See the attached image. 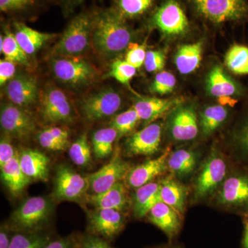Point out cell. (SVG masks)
Returning <instances> with one entry per match:
<instances>
[{"instance_id": "6da1fadb", "label": "cell", "mask_w": 248, "mask_h": 248, "mask_svg": "<svg viewBox=\"0 0 248 248\" xmlns=\"http://www.w3.org/2000/svg\"><path fill=\"white\" fill-rule=\"evenodd\" d=\"M126 21L112 7L96 10L92 44L101 56L115 58L128 48L133 32Z\"/></svg>"}, {"instance_id": "7a4b0ae2", "label": "cell", "mask_w": 248, "mask_h": 248, "mask_svg": "<svg viewBox=\"0 0 248 248\" xmlns=\"http://www.w3.org/2000/svg\"><path fill=\"white\" fill-rule=\"evenodd\" d=\"M197 17L215 26L248 23V0H187Z\"/></svg>"}, {"instance_id": "3957f363", "label": "cell", "mask_w": 248, "mask_h": 248, "mask_svg": "<svg viewBox=\"0 0 248 248\" xmlns=\"http://www.w3.org/2000/svg\"><path fill=\"white\" fill-rule=\"evenodd\" d=\"M96 10L84 11L71 19L58 43L53 47V57H80L92 42Z\"/></svg>"}, {"instance_id": "277c9868", "label": "cell", "mask_w": 248, "mask_h": 248, "mask_svg": "<svg viewBox=\"0 0 248 248\" xmlns=\"http://www.w3.org/2000/svg\"><path fill=\"white\" fill-rule=\"evenodd\" d=\"M51 201L44 197H29L11 215L9 226L15 232L42 231L53 213Z\"/></svg>"}, {"instance_id": "5b68a950", "label": "cell", "mask_w": 248, "mask_h": 248, "mask_svg": "<svg viewBox=\"0 0 248 248\" xmlns=\"http://www.w3.org/2000/svg\"><path fill=\"white\" fill-rule=\"evenodd\" d=\"M151 27L164 37H182L190 30V22L180 0H163L149 19Z\"/></svg>"}, {"instance_id": "8992f818", "label": "cell", "mask_w": 248, "mask_h": 248, "mask_svg": "<svg viewBox=\"0 0 248 248\" xmlns=\"http://www.w3.org/2000/svg\"><path fill=\"white\" fill-rule=\"evenodd\" d=\"M50 65L55 79L71 87L89 86L97 78L94 67L80 57H53Z\"/></svg>"}, {"instance_id": "52a82bcc", "label": "cell", "mask_w": 248, "mask_h": 248, "mask_svg": "<svg viewBox=\"0 0 248 248\" xmlns=\"http://www.w3.org/2000/svg\"><path fill=\"white\" fill-rule=\"evenodd\" d=\"M227 175V164L219 151L214 148L204 161L195 184L196 200H203L221 186Z\"/></svg>"}, {"instance_id": "ba28073f", "label": "cell", "mask_w": 248, "mask_h": 248, "mask_svg": "<svg viewBox=\"0 0 248 248\" xmlns=\"http://www.w3.org/2000/svg\"><path fill=\"white\" fill-rule=\"evenodd\" d=\"M79 106L86 120L96 122L115 115L122 108V98L115 90L102 89L85 96Z\"/></svg>"}, {"instance_id": "9c48e42d", "label": "cell", "mask_w": 248, "mask_h": 248, "mask_svg": "<svg viewBox=\"0 0 248 248\" xmlns=\"http://www.w3.org/2000/svg\"><path fill=\"white\" fill-rule=\"evenodd\" d=\"M0 124L5 135L21 141L29 140L37 127L33 117L25 108L11 102L1 106Z\"/></svg>"}, {"instance_id": "30bf717a", "label": "cell", "mask_w": 248, "mask_h": 248, "mask_svg": "<svg viewBox=\"0 0 248 248\" xmlns=\"http://www.w3.org/2000/svg\"><path fill=\"white\" fill-rule=\"evenodd\" d=\"M40 114L46 124L68 123L73 120V109L66 94L53 86L40 94Z\"/></svg>"}, {"instance_id": "8fae6325", "label": "cell", "mask_w": 248, "mask_h": 248, "mask_svg": "<svg viewBox=\"0 0 248 248\" xmlns=\"http://www.w3.org/2000/svg\"><path fill=\"white\" fill-rule=\"evenodd\" d=\"M89 191L87 177H84L66 165L57 169L53 195L59 201L79 202Z\"/></svg>"}, {"instance_id": "7c38bea8", "label": "cell", "mask_w": 248, "mask_h": 248, "mask_svg": "<svg viewBox=\"0 0 248 248\" xmlns=\"http://www.w3.org/2000/svg\"><path fill=\"white\" fill-rule=\"evenodd\" d=\"M199 122L195 107L191 104H180L173 109L167 130L170 138L177 141H188L197 138Z\"/></svg>"}, {"instance_id": "4fadbf2b", "label": "cell", "mask_w": 248, "mask_h": 248, "mask_svg": "<svg viewBox=\"0 0 248 248\" xmlns=\"http://www.w3.org/2000/svg\"><path fill=\"white\" fill-rule=\"evenodd\" d=\"M132 168L120 154H116L110 162L97 172L88 175L89 191L91 194H99L113 187L125 179Z\"/></svg>"}, {"instance_id": "5bb4252c", "label": "cell", "mask_w": 248, "mask_h": 248, "mask_svg": "<svg viewBox=\"0 0 248 248\" xmlns=\"http://www.w3.org/2000/svg\"><path fill=\"white\" fill-rule=\"evenodd\" d=\"M125 217L119 210L94 209L88 213V228L90 234L102 239H113L125 226Z\"/></svg>"}, {"instance_id": "9a60e30c", "label": "cell", "mask_w": 248, "mask_h": 248, "mask_svg": "<svg viewBox=\"0 0 248 248\" xmlns=\"http://www.w3.org/2000/svg\"><path fill=\"white\" fill-rule=\"evenodd\" d=\"M206 89L212 97L226 99H244L248 97V89L239 81L231 78L221 66H214L208 74ZM235 102V101H234Z\"/></svg>"}, {"instance_id": "2e32d148", "label": "cell", "mask_w": 248, "mask_h": 248, "mask_svg": "<svg viewBox=\"0 0 248 248\" xmlns=\"http://www.w3.org/2000/svg\"><path fill=\"white\" fill-rule=\"evenodd\" d=\"M4 92L11 103L25 109L35 105L40 97L37 79L27 74L15 77L6 84Z\"/></svg>"}, {"instance_id": "e0dca14e", "label": "cell", "mask_w": 248, "mask_h": 248, "mask_svg": "<svg viewBox=\"0 0 248 248\" xmlns=\"http://www.w3.org/2000/svg\"><path fill=\"white\" fill-rule=\"evenodd\" d=\"M162 125L151 123L127 140L125 149L130 156H149L159 151L161 141Z\"/></svg>"}, {"instance_id": "ac0fdd59", "label": "cell", "mask_w": 248, "mask_h": 248, "mask_svg": "<svg viewBox=\"0 0 248 248\" xmlns=\"http://www.w3.org/2000/svg\"><path fill=\"white\" fill-rule=\"evenodd\" d=\"M217 201L226 206L248 211V174L240 172L227 178L220 186Z\"/></svg>"}, {"instance_id": "d6986e66", "label": "cell", "mask_w": 248, "mask_h": 248, "mask_svg": "<svg viewBox=\"0 0 248 248\" xmlns=\"http://www.w3.org/2000/svg\"><path fill=\"white\" fill-rule=\"evenodd\" d=\"M170 153V150L168 148L158 157L132 168L125 177L127 185L136 190L141 186L152 182L155 177L164 173L168 169V159Z\"/></svg>"}, {"instance_id": "ffe728a7", "label": "cell", "mask_w": 248, "mask_h": 248, "mask_svg": "<svg viewBox=\"0 0 248 248\" xmlns=\"http://www.w3.org/2000/svg\"><path fill=\"white\" fill-rule=\"evenodd\" d=\"M182 103L179 99L141 97L135 99L133 107L138 112L140 120L147 125L172 110Z\"/></svg>"}, {"instance_id": "44dd1931", "label": "cell", "mask_w": 248, "mask_h": 248, "mask_svg": "<svg viewBox=\"0 0 248 248\" xmlns=\"http://www.w3.org/2000/svg\"><path fill=\"white\" fill-rule=\"evenodd\" d=\"M18 158L23 172L31 180H48L50 159L46 155L37 150L27 149L18 153Z\"/></svg>"}, {"instance_id": "7402d4cb", "label": "cell", "mask_w": 248, "mask_h": 248, "mask_svg": "<svg viewBox=\"0 0 248 248\" xmlns=\"http://www.w3.org/2000/svg\"><path fill=\"white\" fill-rule=\"evenodd\" d=\"M86 199L97 209H111L122 211L128 204L126 187L121 182L102 193L87 195Z\"/></svg>"}, {"instance_id": "603a6c76", "label": "cell", "mask_w": 248, "mask_h": 248, "mask_svg": "<svg viewBox=\"0 0 248 248\" xmlns=\"http://www.w3.org/2000/svg\"><path fill=\"white\" fill-rule=\"evenodd\" d=\"M14 35L18 44L28 55H33L40 50L46 42H48L57 35L40 32L24 24V23L15 22Z\"/></svg>"}, {"instance_id": "cb8c5ba5", "label": "cell", "mask_w": 248, "mask_h": 248, "mask_svg": "<svg viewBox=\"0 0 248 248\" xmlns=\"http://www.w3.org/2000/svg\"><path fill=\"white\" fill-rule=\"evenodd\" d=\"M148 217L152 223L170 236L177 234L180 228L179 214L163 202L155 205L150 210Z\"/></svg>"}, {"instance_id": "d4e9b609", "label": "cell", "mask_w": 248, "mask_h": 248, "mask_svg": "<svg viewBox=\"0 0 248 248\" xmlns=\"http://www.w3.org/2000/svg\"><path fill=\"white\" fill-rule=\"evenodd\" d=\"M159 184L161 202L182 215L185 208L187 187L172 177L165 178Z\"/></svg>"}, {"instance_id": "484cf974", "label": "cell", "mask_w": 248, "mask_h": 248, "mask_svg": "<svg viewBox=\"0 0 248 248\" xmlns=\"http://www.w3.org/2000/svg\"><path fill=\"white\" fill-rule=\"evenodd\" d=\"M203 42L181 46L174 56V63L182 75H189L198 69L202 60Z\"/></svg>"}, {"instance_id": "4316f807", "label": "cell", "mask_w": 248, "mask_h": 248, "mask_svg": "<svg viewBox=\"0 0 248 248\" xmlns=\"http://www.w3.org/2000/svg\"><path fill=\"white\" fill-rule=\"evenodd\" d=\"M160 197L159 183L150 182L136 189L133 197V211L135 216L143 218L149 213L158 202Z\"/></svg>"}, {"instance_id": "83f0119b", "label": "cell", "mask_w": 248, "mask_h": 248, "mask_svg": "<svg viewBox=\"0 0 248 248\" xmlns=\"http://www.w3.org/2000/svg\"><path fill=\"white\" fill-rule=\"evenodd\" d=\"M1 176L5 185L14 195L20 194L31 181L22 171L18 153L14 159L1 168Z\"/></svg>"}, {"instance_id": "f1b7e54d", "label": "cell", "mask_w": 248, "mask_h": 248, "mask_svg": "<svg viewBox=\"0 0 248 248\" xmlns=\"http://www.w3.org/2000/svg\"><path fill=\"white\" fill-rule=\"evenodd\" d=\"M198 156L195 151L179 149L170 153L168 159V168L174 175L185 177L195 170Z\"/></svg>"}, {"instance_id": "f546056e", "label": "cell", "mask_w": 248, "mask_h": 248, "mask_svg": "<svg viewBox=\"0 0 248 248\" xmlns=\"http://www.w3.org/2000/svg\"><path fill=\"white\" fill-rule=\"evenodd\" d=\"M229 109L221 105L209 106L201 112L200 127L204 136H210L228 118Z\"/></svg>"}, {"instance_id": "4dcf8cb0", "label": "cell", "mask_w": 248, "mask_h": 248, "mask_svg": "<svg viewBox=\"0 0 248 248\" xmlns=\"http://www.w3.org/2000/svg\"><path fill=\"white\" fill-rule=\"evenodd\" d=\"M156 0H112V6L125 20L137 19L149 12Z\"/></svg>"}, {"instance_id": "1f68e13d", "label": "cell", "mask_w": 248, "mask_h": 248, "mask_svg": "<svg viewBox=\"0 0 248 248\" xmlns=\"http://www.w3.org/2000/svg\"><path fill=\"white\" fill-rule=\"evenodd\" d=\"M225 64L231 73L236 76L248 75V46L234 44L228 49L225 55Z\"/></svg>"}, {"instance_id": "d6a6232c", "label": "cell", "mask_w": 248, "mask_h": 248, "mask_svg": "<svg viewBox=\"0 0 248 248\" xmlns=\"http://www.w3.org/2000/svg\"><path fill=\"white\" fill-rule=\"evenodd\" d=\"M118 139V133L112 127L99 129L93 135L92 145L94 156L97 159H104L110 155L113 144Z\"/></svg>"}, {"instance_id": "836d02e7", "label": "cell", "mask_w": 248, "mask_h": 248, "mask_svg": "<svg viewBox=\"0 0 248 248\" xmlns=\"http://www.w3.org/2000/svg\"><path fill=\"white\" fill-rule=\"evenodd\" d=\"M50 236L42 231L14 232L10 248H44Z\"/></svg>"}, {"instance_id": "e575fe53", "label": "cell", "mask_w": 248, "mask_h": 248, "mask_svg": "<svg viewBox=\"0 0 248 248\" xmlns=\"http://www.w3.org/2000/svg\"><path fill=\"white\" fill-rule=\"evenodd\" d=\"M1 53L4 59L16 63H20L25 66H30L28 55L18 44L14 33L6 31L4 35V45Z\"/></svg>"}, {"instance_id": "d590c367", "label": "cell", "mask_w": 248, "mask_h": 248, "mask_svg": "<svg viewBox=\"0 0 248 248\" xmlns=\"http://www.w3.org/2000/svg\"><path fill=\"white\" fill-rule=\"evenodd\" d=\"M71 161L79 167L89 166L91 161V149L86 133L80 135L68 151Z\"/></svg>"}, {"instance_id": "8d00e7d4", "label": "cell", "mask_w": 248, "mask_h": 248, "mask_svg": "<svg viewBox=\"0 0 248 248\" xmlns=\"http://www.w3.org/2000/svg\"><path fill=\"white\" fill-rule=\"evenodd\" d=\"M140 118L133 107L118 114L112 119L110 127L115 128L118 133V138L131 133L140 122Z\"/></svg>"}, {"instance_id": "74e56055", "label": "cell", "mask_w": 248, "mask_h": 248, "mask_svg": "<svg viewBox=\"0 0 248 248\" xmlns=\"http://www.w3.org/2000/svg\"><path fill=\"white\" fill-rule=\"evenodd\" d=\"M232 141L240 154L248 160V109L234 127Z\"/></svg>"}, {"instance_id": "f35d334b", "label": "cell", "mask_w": 248, "mask_h": 248, "mask_svg": "<svg viewBox=\"0 0 248 248\" xmlns=\"http://www.w3.org/2000/svg\"><path fill=\"white\" fill-rule=\"evenodd\" d=\"M177 84V79L172 73L161 71L155 76L150 90L151 93L163 96L173 92Z\"/></svg>"}, {"instance_id": "ab89813d", "label": "cell", "mask_w": 248, "mask_h": 248, "mask_svg": "<svg viewBox=\"0 0 248 248\" xmlns=\"http://www.w3.org/2000/svg\"><path fill=\"white\" fill-rule=\"evenodd\" d=\"M137 73V68L125 60H116L110 66L108 76L124 85H128Z\"/></svg>"}, {"instance_id": "60d3db41", "label": "cell", "mask_w": 248, "mask_h": 248, "mask_svg": "<svg viewBox=\"0 0 248 248\" xmlns=\"http://www.w3.org/2000/svg\"><path fill=\"white\" fill-rule=\"evenodd\" d=\"M40 0H0V10L6 14L27 12L35 8Z\"/></svg>"}, {"instance_id": "b9f144b4", "label": "cell", "mask_w": 248, "mask_h": 248, "mask_svg": "<svg viewBox=\"0 0 248 248\" xmlns=\"http://www.w3.org/2000/svg\"><path fill=\"white\" fill-rule=\"evenodd\" d=\"M166 53L163 50H148L146 53L144 67L149 73L161 71L166 64Z\"/></svg>"}, {"instance_id": "7bdbcfd3", "label": "cell", "mask_w": 248, "mask_h": 248, "mask_svg": "<svg viewBox=\"0 0 248 248\" xmlns=\"http://www.w3.org/2000/svg\"><path fill=\"white\" fill-rule=\"evenodd\" d=\"M128 48V52L125 55V61L136 68L144 65L147 53L146 46L131 43Z\"/></svg>"}, {"instance_id": "ee69618b", "label": "cell", "mask_w": 248, "mask_h": 248, "mask_svg": "<svg viewBox=\"0 0 248 248\" xmlns=\"http://www.w3.org/2000/svg\"><path fill=\"white\" fill-rule=\"evenodd\" d=\"M37 140L42 148L49 151H62L68 147L64 143H62L56 138H54L48 128H46L38 133Z\"/></svg>"}, {"instance_id": "f6af8a7d", "label": "cell", "mask_w": 248, "mask_h": 248, "mask_svg": "<svg viewBox=\"0 0 248 248\" xmlns=\"http://www.w3.org/2000/svg\"><path fill=\"white\" fill-rule=\"evenodd\" d=\"M17 153L11 143V138L5 135L0 141V168L14 159Z\"/></svg>"}, {"instance_id": "bcb514c9", "label": "cell", "mask_w": 248, "mask_h": 248, "mask_svg": "<svg viewBox=\"0 0 248 248\" xmlns=\"http://www.w3.org/2000/svg\"><path fill=\"white\" fill-rule=\"evenodd\" d=\"M78 248H113L107 240L96 235L88 234L81 236L78 241Z\"/></svg>"}, {"instance_id": "7dc6e473", "label": "cell", "mask_w": 248, "mask_h": 248, "mask_svg": "<svg viewBox=\"0 0 248 248\" xmlns=\"http://www.w3.org/2000/svg\"><path fill=\"white\" fill-rule=\"evenodd\" d=\"M16 66L14 62L6 60L0 61V86H5L16 77Z\"/></svg>"}, {"instance_id": "c3c4849f", "label": "cell", "mask_w": 248, "mask_h": 248, "mask_svg": "<svg viewBox=\"0 0 248 248\" xmlns=\"http://www.w3.org/2000/svg\"><path fill=\"white\" fill-rule=\"evenodd\" d=\"M44 248H78V241L71 236L50 240Z\"/></svg>"}, {"instance_id": "681fc988", "label": "cell", "mask_w": 248, "mask_h": 248, "mask_svg": "<svg viewBox=\"0 0 248 248\" xmlns=\"http://www.w3.org/2000/svg\"><path fill=\"white\" fill-rule=\"evenodd\" d=\"M14 232L9 223L1 225L0 228V248H10Z\"/></svg>"}, {"instance_id": "f907efd6", "label": "cell", "mask_w": 248, "mask_h": 248, "mask_svg": "<svg viewBox=\"0 0 248 248\" xmlns=\"http://www.w3.org/2000/svg\"><path fill=\"white\" fill-rule=\"evenodd\" d=\"M48 129L50 133L53 135L54 138L68 146L70 143L69 133L67 129L61 128V127H50Z\"/></svg>"}, {"instance_id": "816d5d0a", "label": "cell", "mask_w": 248, "mask_h": 248, "mask_svg": "<svg viewBox=\"0 0 248 248\" xmlns=\"http://www.w3.org/2000/svg\"><path fill=\"white\" fill-rule=\"evenodd\" d=\"M63 7L68 11H71L72 10L75 9L77 6L81 4L84 0H61Z\"/></svg>"}, {"instance_id": "f5cc1de1", "label": "cell", "mask_w": 248, "mask_h": 248, "mask_svg": "<svg viewBox=\"0 0 248 248\" xmlns=\"http://www.w3.org/2000/svg\"><path fill=\"white\" fill-rule=\"evenodd\" d=\"M244 246L245 248H248V220L245 227Z\"/></svg>"}, {"instance_id": "db71d44e", "label": "cell", "mask_w": 248, "mask_h": 248, "mask_svg": "<svg viewBox=\"0 0 248 248\" xmlns=\"http://www.w3.org/2000/svg\"></svg>"}]
</instances>
